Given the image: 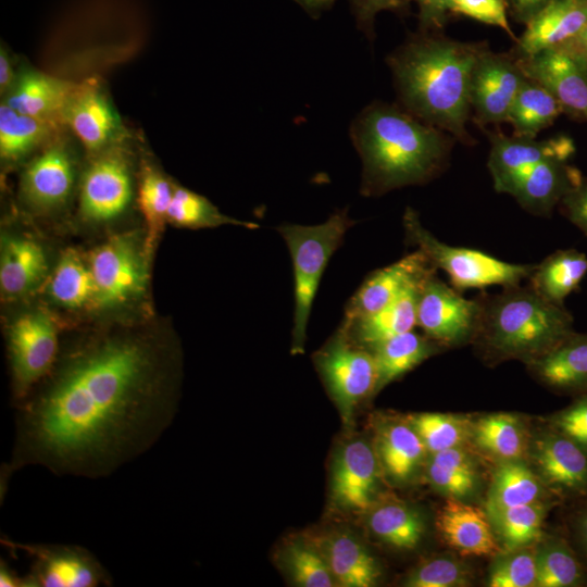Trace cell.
I'll return each instance as SVG.
<instances>
[{"instance_id":"obj_1","label":"cell","mask_w":587,"mask_h":587,"mask_svg":"<svg viewBox=\"0 0 587 587\" xmlns=\"http://www.w3.org/2000/svg\"><path fill=\"white\" fill-rule=\"evenodd\" d=\"M174 348L136 335L105 336L70 352L16 405L1 482L26 466L102 478L150 450L178 405Z\"/></svg>"},{"instance_id":"obj_2","label":"cell","mask_w":587,"mask_h":587,"mask_svg":"<svg viewBox=\"0 0 587 587\" xmlns=\"http://www.w3.org/2000/svg\"><path fill=\"white\" fill-rule=\"evenodd\" d=\"M487 47L486 41H460L434 30L411 35L387 57L398 104L455 140L473 145L466 129L472 74Z\"/></svg>"},{"instance_id":"obj_3","label":"cell","mask_w":587,"mask_h":587,"mask_svg":"<svg viewBox=\"0 0 587 587\" xmlns=\"http://www.w3.org/2000/svg\"><path fill=\"white\" fill-rule=\"evenodd\" d=\"M349 135L362 162L361 195L378 197L424 185L449 165L455 138L399 104L374 101L352 120Z\"/></svg>"},{"instance_id":"obj_4","label":"cell","mask_w":587,"mask_h":587,"mask_svg":"<svg viewBox=\"0 0 587 587\" xmlns=\"http://www.w3.org/2000/svg\"><path fill=\"white\" fill-rule=\"evenodd\" d=\"M480 319L473 339L487 354L527 363L574 330L564 305L539 296L529 285L509 286L498 294H480Z\"/></svg>"},{"instance_id":"obj_5","label":"cell","mask_w":587,"mask_h":587,"mask_svg":"<svg viewBox=\"0 0 587 587\" xmlns=\"http://www.w3.org/2000/svg\"><path fill=\"white\" fill-rule=\"evenodd\" d=\"M354 223L344 209L333 213L322 224H282L276 228L287 245L294 270V354L304 351L308 322L322 275Z\"/></svg>"},{"instance_id":"obj_6","label":"cell","mask_w":587,"mask_h":587,"mask_svg":"<svg viewBox=\"0 0 587 587\" xmlns=\"http://www.w3.org/2000/svg\"><path fill=\"white\" fill-rule=\"evenodd\" d=\"M402 224L408 245L422 251L436 270H442L460 292L520 285L535 268V264L510 263L477 249L447 245L422 225L417 212L410 207Z\"/></svg>"},{"instance_id":"obj_7","label":"cell","mask_w":587,"mask_h":587,"mask_svg":"<svg viewBox=\"0 0 587 587\" xmlns=\"http://www.w3.org/2000/svg\"><path fill=\"white\" fill-rule=\"evenodd\" d=\"M314 362L344 421L348 422L360 402L375 394L377 373L373 352L355 342L340 325L315 353Z\"/></svg>"},{"instance_id":"obj_8","label":"cell","mask_w":587,"mask_h":587,"mask_svg":"<svg viewBox=\"0 0 587 587\" xmlns=\"http://www.w3.org/2000/svg\"><path fill=\"white\" fill-rule=\"evenodd\" d=\"M59 351L58 332L43 310L20 315L8 330V352L15 405L53 369Z\"/></svg>"},{"instance_id":"obj_9","label":"cell","mask_w":587,"mask_h":587,"mask_svg":"<svg viewBox=\"0 0 587 587\" xmlns=\"http://www.w3.org/2000/svg\"><path fill=\"white\" fill-rule=\"evenodd\" d=\"M145 253L128 234L112 237L92 252L89 265L98 307H125L143 295L148 276Z\"/></svg>"},{"instance_id":"obj_10","label":"cell","mask_w":587,"mask_h":587,"mask_svg":"<svg viewBox=\"0 0 587 587\" xmlns=\"http://www.w3.org/2000/svg\"><path fill=\"white\" fill-rule=\"evenodd\" d=\"M480 319L477 297L466 299L441 280L437 271L422 283L416 308V326L441 347L473 341Z\"/></svg>"},{"instance_id":"obj_11","label":"cell","mask_w":587,"mask_h":587,"mask_svg":"<svg viewBox=\"0 0 587 587\" xmlns=\"http://www.w3.org/2000/svg\"><path fill=\"white\" fill-rule=\"evenodd\" d=\"M9 549L23 551L30 559L24 575L25 587L110 586L108 570L88 549L76 545L24 544L2 538Z\"/></svg>"},{"instance_id":"obj_12","label":"cell","mask_w":587,"mask_h":587,"mask_svg":"<svg viewBox=\"0 0 587 587\" xmlns=\"http://www.w3.org/2000/svg\"><path fill=\"white\" fill-rule=\"evenodd\" d=\"M526 79L520 62L511 52L479 54L472 74L471 108L480 127L508 122L511 107Z\"/></svg>"},{"instance_id":"obj_13","label":"cell","mask_w":587,"mask_h":587,"mask_svg":"<svg viewBox=\"0 0 587 587\" xmlns=\"http://www.w3.org/2000/svg\"><path fill=\"white\" fill-rule=\"evenodd\" d=\"M525 75L542 85L573 120L587 122V60L554 47L517 59Z\"/></svg>"},{"instance_id":"obj_14","label":"cell","mask_w":587,"mask_h":587,"mask_svg":"<svg viewBox=\"0 0 587 587\" xmlns=\"http://www.w3.org/2000/svg\"><path fill=\"white\" fill-rule=\"evenodd\" d=\"M60 120L93 153L111 148L125 134L118 113L100 84L93 79L75 85Z\"/></svg>"},{"instance_id":"obj_15","label":"cell","mask_w":587,"mask_h":587,"mask_svg":"<svg viewBox=\"0 0 587 587\" xmlns=\"http://www.w3.org/2000/svg\"><path fill=\"white\" fill-rule=\"evenodd\" d=\"M132 199V177L127 160L110 148L88 166L80 187L82 214L95 222L121 215Z\"/></svg>"},{"instance_id":"obj_16","label":"cell","mask_w":587,"mask_h":587,"mask_svg":"<svg viewBox=\"0 0 587 587\" xmlns=\"http://www.w3.org/2000/svg\"><path fill=\"white\" fill-rule=\"evenodd\" d=\"M487 162L494 188L510 195L516 182L537 163L552 157H570L575 152L573 140L564 135L537 140L494 133Z\"/></svg>"},{"instance_id":"obj_17","label":"cell","mask_w":587,"mask_h":587,"mask_svg":"<svg viewBox=\"0 0 587 587\" xmlns=\"http://www.w3.org/2000/svg\"><path fill=\"white\" fill-rule=\"evenodd\" d=\"M379 461L362 439L352 440L337 453L332 472L333 503L345 511L370 510L377 496Z\"/></svg>"},{"instance_id":"obj_18","label":"cell","mask_w":587,"mask_h":587,"mask_svg":"<svg viewBox=\"0 0 587 587\" xmlns=\"http://www.w3.org/2000/svg\"><path fill=\"white\" fill-rule=\"evenodd\" d=\"M434 271L437 270L417 249L395 263L376 270L364 279L348 301L344 320L353 321L382 310Z\"/></svg>"},{"instance_id":"obj_19","label":"cell","mask_w":587,"mask_h":587,"mask_svg":"<svg viewBox=\"0 0 587 587\" xmlns=\"http://www.w3.org/2000/svg\"><path fill=\"white\" fill-rule=\"evenodd\" d=\"M74 183V165L70 151L55 142L37 155L21 179L24 199L39 210L55 209L68 198Z\"/></svg>"},{"instance_id":"obj_20","label":"cell","mask_w":587,"mask_h":587,"mask_svg":"<svg viewBox=\"0 0 587 587\" xmlns=\"http://www.w3.org/2000/svg\"><path fill=\"white\" fill-rule=\"evenodd\" d=\"M570 160V157H552L537 163L516 182L510 195L527 212L549 216L583 177Z\"/></svg>"},{"instance_id":"obj_21","label":"cell","mask_w":587,"mask_h":587,"mask_svg":"<svg viewBox=\"0 0 587 587\" xmlns=\"http://www.w3.org/2000/svg\"><path fill=\"white\" fill-rule=\"evenodd\" d=\"M437 528L445 542L461 555H497L500 551L487 511L450 498L440 509Z\"/></svg>"},{"instance_id":"obj_22","label":"cell","mask_w":587,"mask_h":587,"mask_svg":"<svg viewBox=\"0 0 587 587\" xmlns=\"http://www.w3.org/2000/svg\"><path fill=\"white\" fill-rule=\"evenodd\" d=\"M587 24V0H552L526 25L511 54L524 59L560 46Z\"/></svg>"},{"instance_id":"obj_23","label":"cell","mask_w":587,"mask_h":587,"mask_svg":"<svg viewBox=\"0 0 587 587\" xmlns=\"http://www.w3.org/2000/svg\"><path fill=\"white\" fill-rule=\"evenodd\" d=\"M534 459L547 484L572 492L587 491V453L569 437L557 430L541 436Z\"/></svg>"},{"instance_id":"obj_24","label":"cell","mask_w":587,"mask_h":587,"mask_svg":"<svg viewBox=\"0 0 587 587\" xmlns=\"http://www.w3.org/2000/svg\"><path fill=\"white\" fill-rule=\"evenodd\" d=\"M528 365L536 377L549 387L587 389V334L573 330Z\"/></svg>"},{"instance_id":"obj_25","label":"cell","mask_w":587,"mask_h":587,"mask_svg":"<svg viewBox=\"0 0 587 587\" xmlns=\"http://www.w3.org/2000/svg\"><path fill=\"white\" fill-rule=\"evenodd\" d=\"M47 258L35 240L4 236L1 241L0 288L7 298H20L35 290L45 279Z\"/></svg>"},{"instance_id":"obj_26","label":"cell","mask_w":587,"mask_h":587,"mask_svg":"<svg viewBox=\"0 0 587 587\" xmlns=\"http://www.w3.org/2000/svg\"><path fill=\"white\" fill-rule=\"evenodd\" d=\"M75 85L34 70L18 74L4 103L13 110L45 121L60 120Z\"/></svg>"},{"instance_id":"obj_27","label":"cell","mask_w":587,"mask_h":587,"mask_svg":"<svg viewBox=\"0 0 587 587\" xmlns=\"http://www.w3.org/2000/svg\"><path fill=\"white\" fill-rule=\"evenodd\" d=\"M423 282L424 279L408 288L382 310L353 321L342 320L341 325L355 342L369 349L412 330L416 326L417 299Z\"/></svg>"},{"instance_id":"obj_28","label":"cell","mask_w":587,"mask_h":587,"mask_svg":"<svg viewBox=\"0 0 587 587\" xmlns=\"http://www.w3.org/2000/svg\"><path fill=\"white\" fill-rule=\"evenodd\" d=\"M375 452L385 473L397 483H405L419 470L427 451L408 422L380 425L376 432Z\"/></svg>"},{"instance_id":"obj_29","label":"cell","mask_w":587,"mask_h":587,"mask_svg":"<svg viewBox=\"0 0 587 587\" xmlns=\"http://www.w3.org/2000/svg\"><path fill=\"white\" fill-rule=\"evenodd\" d=\"M336 585L344 587H371L380 576L377 561L366 547L349 533H336L323 545Z\"/></svg>"},{"instance_id":"obj_30","label":"cell","mask_w":587,"mask_h":587,"mask_svg":"<svg viewBox=\"0 0 587 587\" xmlns=\"http://www.w3.org/2000/svg\"><path fill=\"white\" fill-rule=\"evenodd\" d=\"M440 348L436 341L413 329L372 347L370 350L377 373L375 394L437 353Z\"/></svg>"},{"instance_id":"obj_31","label":"cell","mask_w":587,"mask_h":587,"mask_svg":"<svg viewBox=\"0 0 587 587\" xmlns=\"http://www.w3.org/2000/svg\"><path fill=\"white\" fill-rule=\"evenodd\" d=\"M587 274V255L576 249L557 250L535 265L529 286L544 299L564 305Z\"/></svg>"},{"instance_id":"obj_32","label":"cell","mask_w":587,"mask_h":587,"mask_svg":"<svg viewBox=\"0 0 587 587\" xmlns=\"http://www.w3.org/2000/svg\"><path fill=\"white\" fill-rule=\"evenodd\" d=\"M561 113L555 98L542 85L526 76L509 112L508 123L513 126L514 136L536 138Z\"/></svg>"},{"instance_id":"obj_33","label":"cell","mask_w":587,"mask_h":587,"mask_svg":"<svg viewBox=\"0 0 587 587\" xmlns=\"http://www.w3.org/2000/svg\"><path fill=\"white\" fill-rule=\"evenodd\" d=\"M367 525L379 540L403 550L414 549L425 530L421 514L415 509L399 502H388L372 508Z\"/></svg>"},{"instance_id":"obj_34","label":"cell","mask_w":587,"mask_h":587,"mask_svg":"<svg viewBox=\"0 0 587 587\" xmlns=\"http://www.w3.org/2000/svg\"><path fill=\"white\" fill-rule=\"evenodd\" d=\"M55 122L20 113L4 102L0 105V154L2 160L17 161L53 133Z\"/></svg>"},{"instance_id":"obj_35","label":"cell","mask_w":587,"mask_h":587,"mask_svg":"<svg viewBox=\"0 0 587 587\" xmlns=\"http://www.w3.org/2000/svg\"><path fill=\"white\" fill-rule=\"evenodd\" d=\"M472 436L476 446L503 462L520 460L526 450L524 426L509 413L483 416L473 424Z\"/></svg>"},{"instance_id":"obj_36","label":"cell","mask_w":587,"mask_h":587,"mask_svg":"<svg viewBox=\"0 0 587 587\" xmlns=\"http://www.w3.org/2000/svg\"><path fill=\"white\" fill-rule=\"evenodd\" d=\"M50 298L64 308L77 309L95 302L96 288L89 264L75 250L60 258L49 282Z\"/></svg>"},{"instance_id":"obj_37","label":"cell","mask_w":587,"mask_h":587,"mask_svg":"<svg viewBox=\"0 0 587 587\" xmlns=\"http://www.w3.org/2000/svg\"><path fill=\"white\" fill-rule=\"evenodd\" d=\"M498 540L510 551L532 545L541 536L546 507L533 503L486 510Z\"/></svg>"},{"instance_id":"obj_38","label":"cell","mask_w":587,"mask_h":587,"mask_svg":"<svg viewBox=\"0 0 587 587\" xmlns=\"http://www.w3.org/2000/svg\"><path fill=\"white\" fill-rule=\"evenodd\" d=\"M541 495V483L529 467L520 460L507 461L495 473L486 510L533 503Z\"/></svg>"},{"instance_id":"obj_39","label":"cell","mask_w":587,"mask_h":587,"mask_svg":"<svg viewBox=\"0 0 587 587\" xmlns=\"http://www.w3.org/2000/svg\"><path fill=\"white\" fill-rule=\"evenodd\" d=\"M167 221L189 228L216 227L226 224L250 229L259 227L257 223L236 220L221 213L205 197L183 187L173 189Z\"/></svg>"},{"instance_id":"obj_40","label":"cell","mask_w":587,"mask_h":587,"mask_svg":"<svg viewBox=\"0 0 587 587\" xmlns=\"http://www.w3.org/2000/svg\"><path fill=\"white\" fill-rule=\"evenodd\" d=\"M407 422L430 453L461 447L472 436L473 429V424L467 419L448 413H415L411 414Z\"/></svg>"},{"instance_id":"obj_41","label":"cell","mask_w":587,"mask_h":587,"mask_svg":"<svg viewBox=\"0 0 587 587\" xmlns=\"http://www.w3.org/2000/svg\"><path fill=\"white\" fill-rule=\"evenodd\" d=\"M583 570L569 545L557 538L545 541L537 551V587H572L583 580Z\"/></svg>"},{"instance_id":"obj_42","label":"cell","mask_w":587,"mask_h":587,"mask_svg":"<svg viewBox=\"0 0 587 587\" xmlns=\"http://www.w3.org/2000/svg\"><path fill=\"white\" fill-rule=\"evenodd\" d=\"M173 189L159 172L146 168L138 187V203L148 227V253L167 221Z\"/></svg>"},{"instance_id":"obj_43","label":"cell","mask_w":587,"mask_h":587,"mask_svg":"<svg viewBox=\"0 0 587 587\" xmlns=\"http://www.w3.org/2000/svg\"><path fill=\"white\" fill-rule=\"evenodd\" d=\"M291 580L303 587H332L336 582L327 561L317 549L303 540L291 541L283 555Z\"/></svg>"},{"instance_id":"obj_44","label":"cell","mask_w":587,"mask_h":587,"mask_svg":"<svg viewBox=\"0 0 587 587\" xmlns=\"http://www.w3.org/2000/svg\"><path fill=\"white\" fill-rule=\"evenodd\" d=\"M526 547L510 550L492 564L488 585L490 587H532L537 578V552Z\"/></svg>"},{"instance_id":"obj_45","label":"cell","mask_w":587,"mask_h":587,"mask_svg":"<svg viewBox=\"0 0 587 587\" xmlns=\"http://www.w3.org/2000/svg\"><path fill=\"white\" fill-rule=\"evenodd\" d=\"M471 582L467 566L457 559L434 558L412 570L403 582L408 587H462Z\"/></svg>"},{"instance_id":"obj_46","label":"cell","mask_w":587,"mask_h":587,"mask_svg":"<svg viewBox=\"0 0 587 587\" xmlns=\"http://www.w3.org/2000/svg\"><path fill=\"white\" fill-rule=\"evenodd\" d=\"M452 13L497 26L516 40L509 24L505 0H454Z\"/></svg>"},{"instance_id":"obj_47","label":"cell","mask_w":587,"mask_h":587,"mask_svg":"<svg viewBox=\"0 0 587 587\" xmlns=\"http://www.w3.org/2000/svg\"><path fill=\"white\" fill-rule=\"evenodd\" d=\"M553 427L587 453V394L557 413Z\"/></svg>"},{"instance_id":"obj_48","label":"cell","mask_w":587,"mask_h":587,"mask_svg":"<svg viewBox=\"0 0 587 587\" xmlns=\"http://www.w3.org/2000/svg\"><path fill=\"white\" fill-rule=\"evenodd\" d=\"M427 477L435 489L453 499L470 495L476 483V475L457 472L432 460L427 465Z\"/></svg>"},{"instance_id":"obj_49","label":"cell","mask_w":587,"mask_h":587,"mask_svg":"<svg viewBox=\"0 0 587 587\" xmlns=\"http://www.w3.org/2000/svg\"><path fill=\"white\" fill-rule=\"evenodd\" d=\"M411 0H350L358 27L367 37L374 40V20L382 11H403Z\"/></svg>"},{"instance_id":"obj_50","label":"cell","mask_w":587,"mask_h":587,"mask_svg":"<svg viewBox=\"0 0 587 587\" xmlns=\"http://www.w3.org/2000/svg\"><path fill=\"white\" fill-rule=\"evenodd\" d=\"M562 214L587 236V177L572 188L559 203Z\"/></svg>"},{"instance_id":"obj_51","label":"cell","mask_w":587,"mask_h":587,"mask_svg":"<svg viewBox=\"0 0 587 587\" xmlns=\"http://www.w3.org/2000/svg\"><path fill=\"white\" fill-rule=\"evenodd\" d=\"M419 7L421 30L440 32L452 13L454 0H411Z\"/></svg>"},{"instance_id":"obj_52","label":"cell","mask_w":587,"mask_h":587,"mask_svg":"<svg viewBox=\"0 0 587 587\" xmlns=\"http://www.w3.org/2000/svg\"><path fill=\"white\" fill-rule=\"evenodd\" d=\"M552 0H505L513 18L526 25Z\"/></svg>"},{"instance_id":"obj_53","label":"cell","mask_w":587,"mask_h":587,"mask_svg":"<svg viewBox=\"0 0 587 587\" xmlns=\"http://www.w3.org/2000/svg\"><path fill=\"white\" fill-rule=\"evenodd\" d=\"M558 48L587 60V24L574 37Z\"/></svg>"},{"instance_id":"obj_54","label":"cell","mask_w":587,"mask_h":587,"mask_svg":"<svg viewBox=\"0 0 587 587\" xmlns=\"http://www.w3.org/2000/svg\"><path fill=\"white\" fill-rule=\"evenodd\" d=\"M11 62L7 51L1 48L0 52V90L1 93H8L12 88L16 76L11 66Z\"/></svg>"},{"instance_id":"obj_55","label":"cell","mask_w":587,"mask_h":587,"mask_svg":"<svg viewBox=\"0 0 587 587\" xmlns=\"http://www.w3.org/2000/svg\"><path fill=\"white\" fill-rule=\"evenodd\" d=\"M0 586L1 587H25L24 576H20L9 564L1 560L0 565Z\"/></svg>"},{"instance_id":"obj_56","label":"cell","mask_w":587,"mask_h":587,"mask_svg":"<svg viewBox=\"0 0 587 587\" xmlns=\"http://www.w3.org/2000/svg\"><path fill=\"white\" fill-rule=\"evenodd\" d=\"M309 14H317L333 5L336 0H294Z\"/></svg>"},{"instance_id":"obj_57","label":"cell","mask_w":587,"mask_h":587,"mask_svg":"<svg viewBox=\"0 0 587 587\" xmlns=\"http://www.w3.org/2000/svg\"><path fill=\"white\" fill-rule=\"evenodd\" d=\"M578 534L584 549L587 552V509L582 512L578 517Z\"/></svg>"}]
</instances>
